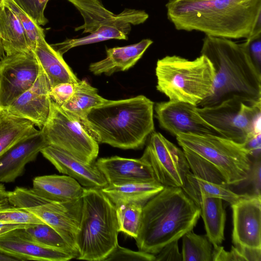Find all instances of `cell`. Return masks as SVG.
<instances>
[{"instance_id": "cell-1", "label": "cell", "mask_w": 261, "mask_h": 261, "mask_svg": "<svg viewBox=\"0 0 261 261\" xmlns=\"http://www.w3.org/2000/svg\"><path fill=\"white\" fill-rule=\"evenodd\" d=\"M169 20L177 30L227 39H248L261 20V0H169Z\"/></svg>"}, {"instance_id": "cell-2", "label": "cell", "mask_w": 261, "mask_h": 261, "mask_svg": "<svg viewBox=\"0 0 261 261\" xmlns=\"http://www.w3.org/2000/svg\"><path fill=\"white\" fill-rule=\"evenodd\" d=\"M200 54L211 62L215 75L212 94L198 107L216 105L231 98L250 104L261 103V72L244 42L206 35Z\"/></svg>"}, {"instance_id": "cell-3", "label": "cell", "mask_w": 261, "mask_h": 261, "mask_svg": "<svg viewBox=\"0 0 261 261\" xmlns=\"http://www.w3.org/2000/svg\"><path fill=\"white\" fill-rule=\"evenodd\" d=\"M154 102L144 95L108 100L92 109L87 120L92 138L123 149L142 148L154 131Z\"/></svg>"}, {"instance_id": "cell-4", "label": "cell", "mask_w": 261, "mask_h": 261, "mask_svg": "<svg viewBox=\"0 0 261 261\" xmlns=\"http://www.w3.org/2000/svg\"><path fill=\"white\" fill-rule=\"evenodd\" d=\"M200 217L199 207L182 188L164 187L143 206L135 239L139 250L156 254L167 244L193 230Z\"/></svg>"}, {"instance_id": "cell-5", "label": "cell", "mask_w": 261, "mask_h": 261, "mask_svg": "<svg viewBox=\"0 0 261 261\" xmlns=\"http://www.w3.org/2000/svg\"><path fill=\"white\" fill-rule=\"evenodd\" d=\"M76 236V259L105 261L118 244L116 207L101 189L85 188Z\"/></svg>"}, {"instance_id": "cell-6", "label": "cell", "mask_w": 261, "mask_h": 261, "mask_svg": "<svg viewBox=\"0 0 261 261\" xmlns=\"http://www.w3.org/2000/svg\"><path fill=\"white\" fill-rule=\"evenodd\" d=\"M155 75L157 90L169 100L198 107L212 94L215 74L211 62L201 55L193 60L166 56L158 60Z\"/></svg>"}, {"instance_id": "cell-7", "label": "cell", "mask_w": 261, "mask_h": 261, "mask_svg": "<svg viewBox=\"0 0 261 261\" xmlns=\"http://www.w3.org/2000/svg\"><path fill=\"white\" fill-rule=\"evenodd\" d=\"M78 10L84 23L74 31L89 33L85 37L66 39L51 46L61 55L70 49L111 39L127 40L132 25L144 23L148 14L143 10L125 8L114 14L106 8L100 0H67Z\"/></svg>"}, {"instance_id": "cell-8", "label": "cell", "mask_w": 261, "mask_h": 261, "mask_svg": "<svg viewBox=\"0 0 261 261\" xmlns=\"http://www.w3.org/2000/svg\"><path fill=\"white\" fill-rule=\"evenodd\" d=\"M178 144L212 164L229 186H238L247 178L251 156L242 144L222 136L178 134Z\"/></svg>"}, {"instance_id": "cell-9", "label": "cell", "mask_w": 261, "mask_h": 261, "mask_svg": "<svg viewBox=\"0 0 261 261\" xmlns=\"http://www.w3.org/2000/svg\"><path fill=\"white\" fill-rule=\"evenodd\" d=\"M200 116L222 137L243 144L261 134V103L250 104L237 98L216 105L197 107Z\"/></svg>"}, {"instance_id": "cell-10", "label": "cell", "mask_w": 261, "mask_h": 261, "mask_svg": "<svg viewBox=\"0 0 261 261\" xmlns=\"http://www.w3.org/2000/svg\"><path fill=\"white\" fill-rule=\"evenodd\" d=\"M40 130L48 145L87 163H95L99 152L98 143L52 99L48 117Z\"/></svg>"}, {"instance_id": "cell-11", "label": "cell", "mask_w": 261, "mask_h": 261, "mask_svg": "<svg viewBox=\"0 0 261 261\" xmlns=\"http://www.w3.org/2000/svg\"><path fill=\"white\" fill-rule=\"evenodd\" d=\"M141 158L150 166L154 178L164 187L182 188L190 168L183 150L154 131Z\"/></svg>"}, {"instance_id": "cell-12", "label": "cell", "mask_w": 261, "mask_h": 261, "mask_svg": "<svg viewBox=\"0 0 261 261\" xmlns=\"http://www.w3.org/2000/svg\"><path fill=\"white\" fill-rule=\"evenodd\" d=\"M39 64L33 51L6 55L0 60V107L6 109L36 81Z\"/></svg>"}, {"instance_id": "cell-13", "label": "cell", "mask_w": 261, "mask_h": 261, "mask_svg": "<svg viewBox=\"0 0 261 261\" xmlns=\"http://www.w3.org/2000/svg\"><path fill=\"white\" fill-rule=\"evenodd\" d=\"M197 106L189 103L168 100L154 105L160 127L175 136L178 134L221 135L199 114Z\"/></svg>"}, {"instance_id": "cell-14", "label": "cell", "mask_w": 261, "mask_h": 261, "mask_svg": "<svg viewBox=\"0 0 261 261\" xmlns=\"http://www.w3.org/2000/svg\"><path fill=\"white\" fill-rule=\"evenodd\" d=\"M82 206L81 197L65 202H48L24 210L54 228L78 255L76 241Z\"/></svg>"}, {"instance_id": "cell-15", "label": "cell", "mask_w": 261, "mask_h": 261, "mask_svg": "<svg viewBox=\"0 0 261 261\" xmlns=\"http://www.w3.org/2000/svg\"><path fill=\"white\" fill-rule=\"evenodd\" d=\"M230 205L234 246L261 249V196L245 193Z\"/></svg>"}, {"instance_id": "cell-16", "label": "cell", "mask_w": 261, "mask_h": 261, "mask_svg": "<svg viewBox=\"0 0 261 261\" xmlns=\"http://www.w3.org/2000/svg\"><path fill=\"white\" fill-rule=\"evenodd\" d=\"M51 87L46 73L39 65V74L34 84L5 110L12 115L30 120L40 129L49 114Z\"/></svg>"}, {"instance_id": "cell-17", "label": "cell", "mask_w": 261, "mask_h": 261, "mask_svg": "<svg viewBox=\"0 0 261 261\" xmlns=\"http://www.w3.org/2000/svg\"><path fill=\"white\" fill-rule=\"evenodd\" d=\"M0 252L18 260L67 261L75 258L71 253L36 242L24 228L14 229L1 236Z\"/></svg>"}, {"instance_id": "cell-18", "label": "cell", "mask_w": 261, "mask_h": 261, "mask_svg": "<svg viewBox=\"0 0 261 261\" xmlns=\"http://www.w3.org/2000/svg\"><path fill=\"white\" fill-rule=\"evenodd\" d=\"M40 152L59 172L74 178L84 188L102 189L108 185L105 177L95 163H87L49 145Z\"/></svg>"}, {"instance_id": "cell-19", "label": "cell", "mask_w": 261, "mask_h": 261, "mask_svg": "<svg viewBox=\"0 0 261 261\" xmlns=\"http://www.w3.org/2000/svg\"><path fill=\"white\" fill-rule=\"evenodd\" d=\"M48 145L40 129L22 139L0 156V182H13Z\"/></svg>"}, {"instance_id": "cell-20", "label": "cell", "mask_w": 261, "mask_h": 261, "mask_svg": "<svg viewBox=\"0 0 261 261\" xmlns=\"http://www.w3.org/2000/svg\"><path fill=\"white\" fill-rule=\"evenodd\" d=\"M95 164L105 177L108 185L155 180L149 164L141 157L129 159L118 156L101 158Z\"/></svg>"}, {"instance_id": "cell-21", "label": "cell", "mask_w": 261, "mask_h": 261, "mask_svg": "<svg viewBox=\"0 0 261 261\" xmlns=\"http://www.w3.org/2000/svg\"><path fill=\"white\" fill-rule=\"evenodd\" d=\"M152 43V40L147 38L135 44L107 48L106 57L91 63L89 69L96 75L102 73L110 75L127 70L137 63Z\"/></svg>"}, {"instance_id": "cell-22", "label": "cell", "mask_w": 261, "mask_h": 261, "mask_svg": "<svg viewBox=\"0 0 261 261\" xmlns=\"http://www.w3.org/2000/svg\"><path fill=\"white\" fill-rule=\"evenodd\" d=\"M32 189L51 202H65L82 197L84 188L68 175L39 176L33 180Z\"/></svg>"}, {"instance_id": "cell-23", "label": "cell", "mask_w": 261, "mask_h": 261, "mask_svg": "<svg viewBox=\"0 0 261 261\" xmlns=\"http://www.w3.org/2000/svg\"><path fill=\"white\" fill-rule=\"evenodd\" d=\"M108 100L99 95L97 89L85 80H79L75 84L72 96L61 107L67 115L78 122L92 137L87 115L92 109L105 103Z\"/></svg>"}, {"instance_id": "cell-24", "label": "cell", "mask_w": 261, "mask_h": 261, "mask_svg": "<svg viewBox=\"0 0 261 261\" xmlns=\"http://www.w3.org/2000/svg\"><path fill=\"white\" fill-rule=\"evenodd\" d=\"M33 51L51 87L62 83L76 84L79 82V80L66 63L63 56L46 42L45 37L38 40Z\"/></svg>"}, {"instance_id": "cell-25", "label": "cell", "mask_w": 261, "mask_h": 261, "mask_svg": "<svg viewBox=\"0 0 261 261\" xmlns=\"http://www.w3.org/2000/svg\"><path fill=\"white\" fill-rule=\"evenodd\" d=\"M0 39L6 55L32 51L20 20L4 1L0 5Z\"/></svg>"}, {"instance_id": "cell-26", "label": "cell", "mask_w": 261, "mask_h": 261, "mask_svg": "<svg viewBox=\"0 0 261 261\" xmlns=\"http://www.w3.org/2000/svg\"><path fill=\"white\" fill-rule=\"evenodd\" d=\"M164 188V186L157 181L152 180L121 185H108L101 190L115 206L129 203L144 205Z\"/></svg>"}, {"instance_id": "cell-27", "label": "cell", "mask_w": 261, "mask_h": 261, "mask_svg": "<svg viewBox=\"0 0 261 261\" xmlns=\"http://www.w3.org/2000/svg\"><path fill=\"white\" fill-rule=\"evenodd\" d=\"M196 205L199 207L206 230V234L213 244L220 245L224 239L226 212L222 199L203 197Z\"/></svg>"}, {"instance_id": "cell-28", "label": "cell", "mask_w": 261, "mask_h": 261, "mask_svg": "<svg viewBox=\"0 0 261 261\" xmlns=\"http://www.w3.org/2000/svg\"><path fill=\"white\" fill-rule=\"evenodd\" d=\"M229 186L202 179L191 172L188 174L185 185L182 189L196 204L203 197L219 198L231 204L241 198L243 194L234 193Z\"/></svg>"}, {"instance_id": "cell-29", "label": "cell", "mask_w": 261, "mask_h": 261, "mask_svg": "<svg viewBox=\"0 0 261 261\" xmlns=\"http://www.w3.org/2000/svg\"><path fill=\"white\" fill-rule=\"evenodd\" d=\"M25 119L12 115L3 110L0 113V156L15 144L38 129Z\"/></svg>"}, {"instance_id": "cell-30", "label": "cell", "mask_w": 261, "mask_h": 261, "mask_svg": "<svg viewBox=\"0 0 261 261\" xmlns=\"http://www.w3.org/2000/svg\"><path fill=\"white\" fill-rule=\"evenodd\" d=\"M213 246L206 234L191 230L182 237V261H212Z\"/></svg>"}, {"instance_id": "cell-31", "label": "cell", "mask_w": 261, "mask_h": 261, "mask_svg": "<svg viewBox=\"0 0 261 261\" xmlns=\"http://www.w3.org/2000/svg\"><path fill=\"white\" fill-rule=\"evenodd\" d=\"M144 205L129 203L116 207V213L119 231L135 239L137 237L141 223Z\"/></svg>"}, {"instance_id": "cell-32", "label": "cell", "mask_w": 261, "mask_h": 261, "mask_svg": "<svg viewBox=\"0 0 261 261\" xmlns=\"http://www.w3.org/2000/svg\"><path fill=\"white\" fill-rule=\"evenodd\" d=\"M29 236L36 242L47 247L58 249L71 253L77 254L54 228L45 223L34 224L24 228Z\"/></svg>"}, {"instance_id": "cell-33", "label": "cell", "mask_w": 261, "mask_h": 261, "mask_svg": "<svg viewBox=\"0 0 261 261\" xmlns=\"http://www.w3.org/2000/svg\"><path fill=\"white\" fill-rule=\"evenodd\" d=\"M182 148L193 175L208 181L228 185L221 174L212 164L195 152L185 148Z\"/></svg>"}, {"instance_id": "cell-34", "label": "cell", "mask_w": 261, "mask_h": 261, "mask_svg": "<svg viewBox=\"0 0 261 261\" xmlns=\"http://www.w3.org/2000/svg\"><path fill=\"white\" fill-rule=\"evenodd\" d=\"M4 3L18 18L25 32L29 47L33 50L38 40L41 37H45L43 29L25 13L13 0H4Z\"/></svg>"}, {"instance_id": "cell-35", "label": "cell", "mask_w": 261, "mask_h": 261, "mask_svg": "<svg viewBox=\"0 0 261 261\" xmlns=\"http://www.w3.org/2000/svg\"><path fill=\"white\" fill-rule=\"evenodd\" d=\"M0 222L23 224L44 223L31 213L12 205L8 200L0 203Z\"/></svg>"}, {"instance_id": "cell-36", "label": "cell", "mask_w": 261, "mask_h": 261, "mask_svg": "<svg viewBox=\"0 0 261 261\" xmlns=\"http://www.w3.org/2000/svg\"><path fill=\"white\" fill-rule=\"evenodd\" d=\"M34 21L39 25H45L48 20L44 10L49 0H13Z\"/></svg>"}, {"instance_id": "cell-37", "label": "cell", "mask_w": 261, "mask_h": 261, "mask_svg": "<svg viewBox=\"0 0 261 261\" xmlns=\"http://www.w3.org/2000/svg\"><path fill=\"white\" fill-rule=\"evenodd\" d=\"M155 255L144 251H135L122 247L118 244L105 261H155Z\"/></svg>"}, {"instance_id": "cell-38", "label": "cell", "mask_w": 261, "mask_h": 261, "mask_svg": "<svg viewBox=\"0 0 261 261\" xmlns=\"http://www.w3.org/2000/svg\"><path fill=\"white\" fill-rule=\"evenodd\" d=\"M75 89V84L62 83L52 87L49 91L51 99L59 106H62L72 96Z\"/></svg>"}, {"instance_id": "cell-39", "label": "cell", "mask_w": 261, "mask_h": 261, "mask_svg": "<svg viewBox=\"0 0 261 261\" xmlns=\"http://www.w3.org/2000/svg\"><path fill=\"white\" fill-rule=\"evenodd\" d=\"M244 43L252 62L261 72V33L253 34Z\"/></svg>"}, {"instance_id": "cell-40", "label": "cell", "mask_w": 261, "mask_h": 261, "mask_svg": "<svg viewBox=\"0 0 261 261\" xmlns=\"http://www.w3.org/2000/svg\"><path fill=\"white\" fill-rule=\"evenodd\" d=\"M261 161L260 158L254 159L252 162L251 168L248 173L247 181L251 187V193L250 194L261 196Z\"/></svg>"}, {"instance_id": "cell-41", "label": "cell", "mask_w": 261, "mask_h": 261, "mask_svg": "<svg viewBox=\"0 0 261 261\" xmlns=\"http://www.w3.org/2000/svg\"><path fill=\"white\" fill-rule=\"evenodd\" d=\"M212 261H244V258L241 255L237 248L231 246L230 251H226L223 247L213 244Z\"/></svg>"}, {"instance_id": "cell-42", "label": "cell", "mask_w": 261, "mask_h": 261, "mask_svg": "<svg viewBox=\"0 0 261 261\" xmlns=\"http://www.w3.org/2000/svg\"><path fill=\"white\" fill-rule=\"evenodd\" d=\"M178 241L175 240L165 245L156 254L155 261H182Z\"/></svg>"}, {"instance_id": "cell-43", "label": "cell", "mask_w": 261, "mask_h": 261, "mask_svg": "<svg viewBox=\"0 0 261 261\" xmlns=\"http://www.w3.org/2000/svg\"><path fill=\"white\" fill-rule=\"evenodd\" d=\"M260 134L255 135L243 144L250 155L253 159L260 158Z\"/></svg>"}, {"instance_id": "cell-44", "label": "cell", "mask_w": 261, "mask_h": 261, "mask_svg": "<svg viewBox=\"0 0 261 261\" xmlns=\"http://www.w3.org/2000/svg\"><path fill=\"white\" fill-rule=\"evenodd\" d=\"M34 224L0 222V236L11 230L28 228Z\"/></svg>"}, {"instance_id": "cell-45", "label": "cell", "mask_w": 261, "mask_h": 261, "mask_svg": "<svg viewBox=\"0 0 261 261\" xmlns=\"http://www.w3.org/2000/svg\"><path fill=\"white\" fill-rule=\"evenodd\" d=\"M7 191H6L5 186L0 184V203L5 202L7 199Z\"/></svg>"}, {"instance_id": "cell-46", "label": "cell", "mask_w": 261, "mask_h": 261, "mask_svg": "<svg viewBox=\"0 0 261 261\" xmlns=\"http://www.w3.org/2000/svg\"><path fill=\"white\" fill-rule=\"evenodd\" d=\"M18 260L16 258L6 255L0 252V261H14Z\"/></svg>"}, {"instance_id": "cell-47", "label": "cell", "mask_w": 261, "mask_h": 261, "mask_svg": "<svg viewBox=\"0 0 261 261\" xmlns=\"http://www.w3.org/2000/svg\"><path fill=\"white\" fill-rule=\"evenodd\" d=\"M5 56V53L0 39V60Z\"/></svg>"}, {"instance_id": "cell-48", "label": "cell", "mask_w": 261, "mask_h": 261, "mask_svg": "<svg viewBox=\"0 0 261 261\" xmlns=\"http://www.w3.org/2000/svg\"><path fill=\"white\" fill-rule=\"evenodd\" d=\"M185 1H208V0H185Z\"/></svg>"}, {"instance_id": "cell-49", "label": "cell", "mask_w": 261, "mask_h": 261, "mask_svg": "<svg viewBox=\"0 0 261 261\" xmlns=\"http://www.w3.org/2000/svg\"><path fill=\"white\" fill-rule=\"evenodd\" d=\"M4 0H0V5L3 3Z\"/></svg>"}, {"instance_id": "cell-50", "label": "cell", "mask_w": 261, "mask_h": 261, "mask_svg": "<svg viewBox=\"0 0 261 261\" xmlns=\"http://www.w3.org/2000/svg\"><path fill=\"white\" fill-rule=\"evenodd\" d=\"M1 111H2V109H1V108L0 107V113L1 112Z\"/></svg>"}]
</instances>
